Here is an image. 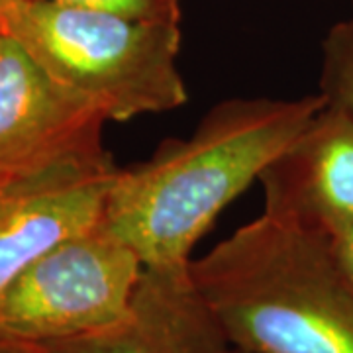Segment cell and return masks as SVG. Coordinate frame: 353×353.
<instances>
[{
	"mask_svg": "<svg viewBox=\"0 0 353 353\" xmlns=\"http://www.w3.org/2000/svg\"><path fill=\"white\" fill-rule=\"evenodd\" d=\"M326 106V97L230 99L190 138H169L143 163L118 169L104 224L145 267L189 263L214 220L259 181Z\"/></svg>",
	"mask_w": 353,
	"mask_h": 353,
	"instance_id": "cell-1",
	"label": "cell"
},
{
	"mask_svg": "<svg viewBox=\"0 0 353 353\" xmlns=\"http://www.w3.org/2000/svg\"><path fill=\"white\" fill-rule=\"evenodd\" d=\"M189 269L238 352L353 353V289L318 224L263 208Z\"/></svg>",
	"mask_w": 353,
	"mask_h": 353,
	"instance_id": "cell-2",
	"label": "cell"
},
{
	"mask_svg": "<svg viewBox=\"0 0 353 353\" xmlns=\"http://www.w3.org/2000/svg\"><path fill=\"white\" fill-rule=\"evenodd\" d=\"M2 30L53 79L87 99L106 120L175 110L187 102L179 73V24L41 0L0 4Z\"/></svg>",
	"mask_w": 353,
	"mask_h": 353,
	"instance_id": "cell-3",
	"label": "cell"
},
{
	"mask_svg": "<svg viewBox=\"0 0 353 353\" xmlns=\"http://www.w3.org/2000/svg\"><path fill=\"white\" fill-rule=\"evenodd\" d=\"M145 265L101 220L41 255L0 299V340H73L124 320Z\"/></svg>",
	"mask_w": 353,
	"mask_h": 353,
	"instance_id": "cell-4",
	"label": "cell"
},
{
	"mask_svg": "<svg viewBox=\"0 0 353 353\" xmlns=\"http://www.w3.org/2000/svg\"><path fill=\"white\" fill-rule=\"evenodd\" d=\"M118 169L94 145L0 175V299L41 255L101 222Z\"/></svg>",
	"mask_w": 353,
	"mask_h": 353,
	"instance_id": "cell-5",
	"label": "cell"
},
{
	"mask_svg": "<svg viewBox=\"0 0 353 353\" xmlns=\"http://www.w3.org/2000/svg\"><path fill=\"white\" fill-rule=\"evenodd\" d=\"M106 118L61 85L24 46L0 34V175L102 145Z\"/></svg>",
	"mask_w": 353,
	"mask_h": 353,
	"instance_id": "cell-6",
	"label": "cell"
},
{
	"mask_svg": "<svg viewBox=\"0 0 353 353\" xmlns=\"http://www.w3.org/2000/svg\"><path fill=\"white\" fill-rule=\"evenodd\" d=\"M189 263L145 267L124 320L46 345L53 353H236Z\"/></svg>",
	"mask_w": 353,
	"mask_h": 353,
	"instance_id": "cell-7",
	"label": "cell"
},
{
	"mask_svg": "<svg viewBox=\"0 0 353 353\" xmlns=\"http://www.w3.org/2000/svg\"><path fill=\"white\" fill-rule=\"evenodd\" d=\"M259 183L269 210L312 224L353 216V116L326 101Z\"/></svg>",
	"mask_w": 353,
	"mask_h": 353,
	"instance_id": "cell-8",
	"label": "cell"
},
{
	"mask_svg": "<svg viewBox=\"0 0 353 353\" xmlns=\"http://www.w3.org/2000/svg\"><path fill=\"white\" fill-rule=\"evenodd\" d=\"M320 87L328 104L353 116V20L330 30L324 41Z\"/></svg>",
	"mask_w": 353,
	"mask_h": 353,
	"instance_id": "cell-9",
	"label": "cell"
},
{
	"mask_svg": "<svg viewBox=\"0 0 353 353\" xmlns=\"http://www.w3.org/2000/svg\"><path fill=\"white\" fill-rule=\"evenodd\" d=\"M73 8L116 14L130 20L143 22H171L179 24V2L181 0H41Z\"/></svg>",
	"mask_w": 353,
	"mask_h": 353,
	"instance_id": "cell-10",
	"label": "cell"
},
{
	"mask_svg": "<svg viewBox=\"0 0 353 353\" xmlns=\"http://www.w3.org/2000/svg\"><path fill=\"white\" fill-rule=\"evenodd\" d=\"M318 226L324 230L334 261L353 289V216L332 218Z\"/></svg>",
	"mask_w": 353,
	"mask_h": 353,
	"instance_id": "cell-11",
	"label": "cell"
},
{
	"mask_svg": "<svg viewBox=\"0 0 353 353\" xmlns=\"http://www.w3.org/2000/svg\"><path fill=\"white\" fill-rule=\"evenodd\" d=\"M0 353H53L46 343L0 340Z\"/></svg>",
	"mask_w": 353,
	"mask_h": 353,
	"instance_id": "cell-12",
	"label": "cell"
},
{
	"mask_svg": "<svg viewBox=\"0 0 353 353\" xmlns=\"http://www.w3.org/2000/svg\"><path fill=\"white\" fill-rule=\"evenodd\" d=\"M0 34H2V22H0Z\"/></svg>",
	"mask_w": 353,
	"mask_h": 353,
	"instance_id": "cell-13",
	"label": "cell"
},
{
	"mask_svg": "<svg viewBox=\"0 0 353 353\" xmlns=\"http://www.w3.org/2000/svg\"><path fill=\"white\" fill-rule=\"evenodd\" d=\"M2 2H6V0H0V4H2Z\"/></svg>",
	"mask_w": 353,
	"mask_h": 353,
	"instance_id": "cell-14",
	"label": "cell"
},
{
	"mask_svg": "<svg viewBox=\"0 0 353 353\" xmlns=\"http://www.w3.org/2000/svg\"><path fill=\"white\" fill-rule=\"evenodd\" d=\"M236 353H243V352H238V350H236Z\"/></svg>",
	"mask_w": 353,
	"mask_h": 353,
	"instance_id": "cell-15",
	"label": "cell"
}]
</instances>
